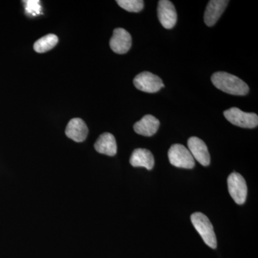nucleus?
<instances>
[{
	"instance_id": "f257e3e1",
	"label": "nucleus",
	"mask_w": 258,
	"mask_h": 258,
	"mask_svg": "<svg viewBox=\"0 0 258 258\" xmlns=\"http://www.w3.org/2000/svg\"><path fill=\"white\" fill-rule=\"evenodd\" d=\"M214 86L223 92L234 96H245L249 93V87L242 80L228 73L217 72L212 76Z\"/></svg>"
},
{
	"instance_id": "f03ea898",
	"label": "nucleus",
	"mask_w": 258,
	"mask_h": 258,
	"mask_svg": "<svg viewBox=\"0 0 258 258\" xmlns=\"http://www.w3.org/2000/svg\"><path fill=\"white\" fill-rule=\"evenodd\" d=\"M191 221L204 242L211 248L216 249V235L214 231L213 226L208 217L202 212H195L191 215Z\"/></svg>"
},
{
	"instance_id": "7ed1b4c3",
	"label": "nucleus",
	"mask_w": 258,
	"mask_h": 258,
	"mask_svg": "<svg viewBox=\"0 0 258 258\" xmlns=\"http://www.w3.org/2000/svg\"><path fill=\"white\" fill-rule=\"evenodd\" d=\"M224 115L232 124L241 128H253L258 125V116L256 113H246L236 107L224 112Z\"/></svg>"
},
{
	"instance_id": "20e7f679",
	"label": "nucleus",
	"mask_w": 258,
	"mask_h": 258,
	"mask_svg": "<svg viewBox=\"0 0 258 258\" xmlns=\"http://www.w3.org/2000/svg\"><path fill=\"white\" fill-rule=\"evenodd\" d=\"M168 157L173 166L182 169H191L195 167V159L189 149L181 144H174L168 152Z\"/></svg>"
},
{
	"instance_id": "39448f33",
	"label": "nucleus",
	"mask_w": 258,
	"mask_h": 258,
	"mask_svg": "<svg viewBox=\"0 0 258 258\" xmlns=\"http://www.w3.org/2000/svg\"><path fill=\"white\" fill-rule=\"evenodd\" d=\"M229 192L237 205H243L247 195V186L243 176L238 173L233 172L227 179Z\"/></svg>"
},
{
	"instance_id": "423d86ee",
	"label": "nucleus",
	"mask_w": 258,
	"mask_h": 258,
	"mask_svg": "<svg viewBox=\"0 0 258 258\" xmlns=\"http://www.w3.org/2000/svg\"><path fill=\"white\" fill-rule=\"evenodd\" d=\"M134 85L139 91L149 93H157L164 87L162 80L152 73H141L134 79Z\"/></svg>"
},
{
	"instance_id": "0eeeda50",
	"label": "nucleus",
	"mask_w": 258,
	"mask_h": 258,
	"mask_svg": "<svg viewBox=\"0 0 258 258\" xmlns=\"http://www.w3.org/2000/svg\"><path fill=\"white\" fill-rule=\"evenodd\" d=\"M158 18L164 28L171 29L175 26L177 14L175 8L169 0H160L158 3Z\"/></svg>"
},
{
	"instance_id": "6e6552de",
	"label": "nucleus",
	"mask_w": 258,
	"mask_h": 258,
	"mask_svg": "<svg viewBox=\"0 0 258 258\" xmlns=\"http://www.w3.org/2000/svg\"><path fill=\"white\" fill-rule=\"evenodd\" d=\"M132 39L130 34L123 28H116L110 40V47L117 54H125L132 47Z\"/></svg>"
},
{
	"instance_id": "1a4fd4ad",
	"label": "nucleus",
	"mask_w": 258,
	"mask_h": 258,
	"mask_svg": "<svg viewBox=\"0 0 258 258\" xmlns=\"http://www.w3.org/2000/svg\"><path fill=\"white\" fill-rule=\"evenodd\" d=\"M189 151L194 159L202 164L207 166L210 164V155L206 144L198 137H192L189 139L187 142Z\"/></svg>"
},
{
	"instance_id": "9d476101",
	"label": "nucleus",
	"mask_w": 258,
	"mask_h": 258,
	"mask_svg": "<svg viewBox=\"0 0 258 258\" xmlns=\"http://www.w3.org/2000/svg\"><path fill=\"white\" fill-rule=\"evenodd\" d=\"M229 1L226 0H211L209 2L205 10L204 20L208 27L215 25L225 12Z\"/></svg>"
},
{
	"instance_id": "9b49d317",
	"label": "nucleus",
	"mask_w": 258,
	"mask_h": 258,
	"mask_svg": "<svg viewBox=\"0 0 258 258\" xmlns=\"http://www.w3.org/2000/svg\"><path fill=\"white\" fill-rule=\"evenodd\" d=\"M88 128L84 120L79 118H73L68 123L66 134L76 142H83L87 138Z\"/></svg>"
},
{
	"instance_id": "f8f14e48",
	"label": "nucleus",
	"mask_w": 258,
	"mask_h": 258,
	"mask_svg": "<svg viewBox=\"0 0 258 258\" xmlns=\"http://www.w3.org/2000/svg\"><path fill=\"white\" fill-rule=\"evenodd\" d=\"M160 122L152 115H144L134 125V132L144 137H152L157 133Z\"/></svg>"
},
{
	"instance_id": "ddd939ff",
	"label": "nucleus",
	"mask_w": 258,
	"mask_h": 258,
	"mask_svg": "<svg viewBox=\"0 0 258 258\" xmlns=\"http://www.w3.org/2000/svg\"><path fill=\"white\" fill-rule=\"evenodd\" d=\"M130 163L134 167H145L152 170L154 166V156L148 149H137L131 156Z\"/></svg>"
},
{
	"instance_id": "4468645a",
	"label": "nucleus",
	"mask_w": 258,
	"mask_h": 258,
	"mask_svg": "<svg viewBox=\"0 0 258 258\" xmlns=\"http://www.w3.org/2000/svg\"><path fill=\"white\" fill-rule=\"evenodd\" d=\"M95 149L100 154L113 157L116 154L117 144L115 137L110 133H104L97 139Z\"/></svg>"
},
{
	"instance_id": "2eb2a0df",
	"label": "nucleus",
	"mask_w": 258,
	"mask_h": 258,
	"mask_svg": "<svg viewBox=\"0 0 258 258\" xmlns=\"http://www.w3.org/2000/svg\"><path fill=\"white\" fill-rule=\"evenodd\" d=\"M57 42H58V37L54 34H48L35 42L34 50L38 53H44L53 48L57 45Z\"/></svg>"
},
{
	"instance_id": "dca6fc26",
	"label": "nucleus",
	"mask_w": 258,
	"mask_h": 258,
	"mask_svg": "<svg viewBox=\"0 0 258 258\" xmlns=\"http://www.w3.org/2000/svg\"><path fill=\"white\" fill-rule=\"evenodd\" d=\"M120 8L130 13H139L144 9L143 0H117Z\"/></svg>"
},
{
	"instance_id": "f3484780",
	"label": "nucleus",
	"mask_w": 258,
	"mask_h": 258,
	"mask_svg": "<svg viewBox=\"0 0 258 258\" xmlns=\"http://www.w3.org/2000/svg\"><path fill=\"white\" fill-rule=\"evenodd\" d=\"M25 12L27 14L33 15H40L41 13V6H40V1H35V0H29L25 1Z\"/></svg>"
}]
</instances>
